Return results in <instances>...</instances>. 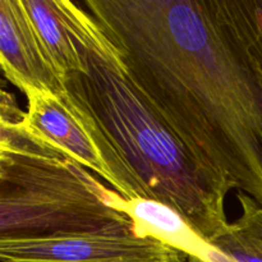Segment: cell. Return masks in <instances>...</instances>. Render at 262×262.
<instances>
[{"label":"cell","instance_id":"6da1fadb","mask_svg":"<svg viewBox=\"0 0 262 262\" xmlns=\"http://www.w3.org/2000/svg\"><path fill=\"white\" fill-rule=\"evenodd\" d=\"M78 3L192 155L262 207V0Z\"/></svg>","mask_w":262,"mask_h":262},{"label":"cell","instance_id":"7a4b0ae2","mask_svg":"<svg viewBox=\"0 0 262 262\" xmlns=\"http://www.w3.org/2000/svg\"><path fill=\"white\" fill-rule=\"evenodd\" d=\"M60 5L79 58V68L64 76V92L114 177L115 191L173 207L207 242L227 232L229 187L183 145L81 4Z\"/></svg>","mask_w":262,"mask_h":262},{"label":"cell","instance_id":"3957f363","mask_svg":"<svg viewBox=\"0 0 262 262\" xmlns=\"http://www.w3.org/2000/svg\"><path fill=\"white\" fill-rule=\"evenodd\" d=\"M125 204L73 158L37 141L22 125H2L0 238L137 235Z\"/></svg>","mask_w":262,"mask_h":262},{"label":"cell","instance_id":"277c9868","mask_svg":"<svg viewBox=\"0 0 262 262\" xmlns=\"http://www.w3.org/2000/svg\"><path fill=\"white\" fill-rule=\"evenodd\" d=\"M181 255L154 238L133 234L0 238L3 262H170Z\"/></svg>","mask_w":262,"mask_h":262},{"label":"cell","instance_id":"5b68a950","mask_svg":"<svg viewBox=\"0 0 262 262\" xmlns=\"http://www.w3.org/2000/svg\"><path fill=\"white\" fill-rule=\"evenodd\" d=\"M25 95L28 105L23 129L49 147L73 158L115 188L114 177L66 92L28 90Z\"/></svg>","mask_w":262,"mask_h":262},{"label":"cell","instance_id":"8992f818","mask_svg":"<svg viewBox=\"0 0 262 262\" xmlns=\"http://www.w3.org/2000/svg\"><path fill=\"white\" fill-rule=\"evenodd\" d=\"M0 63L7 78L22 92L64 91L60 76L43 50L22 0H0Z\"/></svg>","mask_w":262,"mask_h":262},{"label":"cell","instance_id":"52a82bcc","mask_svg":"<svg viewBox=\"0 0 262 262\" xmlns=\"http://www.w3.org/2000/svg\"><path fill=\"white\" fill-rule=\"evenodd\" d=\"M125 212L135 222L138 237L154 238L184 255L201 260L211 248L177 210L163 202L150 199L127 200Z\"/></svg>","mask_w":262,"mask_h":262},{"label":"cell","instance_id":"ba28073f","mask_svg":"<svg viewBox=\"0 0 262 262\" xmlns=\"http://www.w3.org/2000/svg\"><path fill=\"white\" fill-rule=\"evenodd\" d=\"M22 5L43 50L63 82L66 74L79 68V58L60 0H22Z\"/></svg>","mask_w":262,"mask_h":262},{"label":"cell","instance_id":"9c48e42d","mask_svg":"<svg viewBox=\"0 0 262 262\" xmlns=\"http://www.w3.org/2000/svg\"><path fill=\"white\" fill-rule=\"evenodd\" d=\"M237 199L243 212L230 227L262 255V207L247 194L238 193Z\"/></svg>","mask_w":262,"mask_h":262},{"label":"cell","instance_id":"30bf717a","mask_svg":"<svg viewBox=\"0 0 262 262\" xmlns=\"http://www.w3.org/2000/svg\"><path fill=\"white\" fill-rule=\"evenodd\" d=\"M209 243L234 262H262L261 253L230 225L227 232L211 239Z\"/></svg>","mask_w":262,"mask_h":262},{"label":"cell","instance_id":"8fae6325","mask_svg":"<svg viewBox=\"0 0 262 262\" xmlns=\"http://www.w3.org/2000/svg\"><path fill=\"white\" fill-rule=\"evenodd\" d=\"M2 119L0 124L7 127H20L26 118V113L19 109L17 100L7 91H2Z\"/></svg>","mask_w":262,"mask_h":262},{"label":"cell","instance_id":"7c38bea8","mask_svg":"<svg viewBox=\"0 0 262 262\" xmlns=\"http://www.w3.org/2000/svg\"><path fill=\"white\" fill-rule=\"evenodd\" d=\"M205 262H234L233 260H230L228 256L223 255L220 251H217L216 248H214L211 246V248H210L209 251L206 252V255H205V257L202 258Z\"/></svg>","mask_w":262,"mask_h":262},{"label":"cell","instance_id":"4fadbf2b","mask_svg":"<svg viewBox=\"0 0 262 262\" xmlns=\"http://www.w3.org/2000/svg\"><path fill=\"white\" fill-rule=\"evenodd\" d=\"M170 262H188V256L184 255V253H183V255H181L179 257H177L176 260H173Z\"/></svg>","mask_w":262,"mask_h":262},{"label":"cell","instance_id":"5bb4252c","mask_svg":"<svg viewBox=\"0 0 262 262\" xmlns=\"http://www.w3.org/2000/svg\"><path fill=\"white\" fill-rule=\"evenodd\" d=\"M188 262H205L201 258H197V257H192V256H188Z\"/></svg>","mask_w":262,"mask_h":262}]
</instances>
